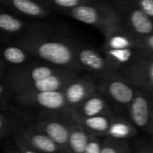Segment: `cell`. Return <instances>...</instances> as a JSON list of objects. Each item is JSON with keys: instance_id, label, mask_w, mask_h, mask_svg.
<instances>
[{"instance_id": "ac0fdd59", "label": "cell", "mask_w": 153, "mask_h": 153, "mask_svg": "<svg viewBox=\"0 0 153 153\" xmlns=\"http://www.w3.org/2000/svg\"><path fill=\"white\" fill-rule=\"evenodd\" d=\"M31 57L33 56L25 49L16 43L0 47V60L7 67L8 65L12 68L25 65Z\"/></svg>"}, {"instance_id": "d4e9b609", "label": "cell", "mask_w": 153, "mask_h": 153, "mask_svg": "<svg viewBox=\"0 0 153 153\" xmlns=\"http://www.w3.org/2000/svg\"><path fill=\"white\" fill-rule=\"evenodd\" d=\"M131 4L153 20V0H133Z\"/></svg>"}, {"instance_id": "3957f363", "label": "cell", "mask_w": 153, "mask_h": 153, "mask_svg": "<svg viewBox=\"0 0 153 153\" xmlns=\"http://www.w3.org/2000/svg\"><path fill=\"white\" fill-rule=\"evenodd\" d=\"M63 13L76 21L95 26L101 32L114 24L122 22L117 11L107 4H85L63 11Z\"/></svg>"}, {"instance_id": "d6986e66", "label": "cell", "mask_w": 153, "mask_h": 153, "mask_svg": "<svg viewBox=\"0 0 153 153\" xmlns=\"http://www.w3.org/2000/svg\"><path fill=\"white\" fill-rule=\"evenodd\" d=\"M69 136L67 153H84L86 146L92 134L88 133L79 124L69 122Z\"/></svg>"}, {"instance_id": "6da1fadb", "label": "cell", "mask_w": 153, "mask_h": 153, "mask_svg": "<svg viewBox=\"0 0 153 153\" xmlns=\"http://www.w3.org/2000/svg\"><path fill=\"white\" fill-rule=\"evenodd\" d=\"M15 43L48 64L79 72L81 70L76 56V42L54 25L32 23Z\"/></svg>"}, {"instance_id": "8992f818", "label": "cell", "mask_w": 153, "mask_h": 153, "mask_svg": "<svg viewBox=\"0 0 153 153\" xmlns=\"http://www.w3.org/2000/svg\"><path fill=\"white\" fill-rule=\"evenodd\" d=\"M15 99L23 105L35 106L43 111L64 115L67 122V111L62 90L51 92L24 93L14 96Z\"/></svg>"}, {"instance_id": "484cf974", "label": "cell", "mask_w": 153, "mask_h": 153, "mask_svg": "<svg viewBox=\"0 0 153 153\" xmlns=\"http://www.w3.org/2000/svg\"><path fill=\"white\" fill-rule=\"evenodd\" d=\"M10 96L11 93L5 82L0 81V111L1 112L7 110L9 104Z\"/></svg>"}, {"instance_id": "9c48e42d", "label": "cell", "mask_w": 153, "mask_h": 153, "mask_svg": "<svg viewBox=\"0 0 153 153\" xmlns=\"http://www.w3.org/2000/svg\"><path fill=\"white\" fill-rule=\"evenodd\" d=\"M123 26L134 36L153 34V20L134 5L131 4L117 10Z\"/></svg>"}, {"instance_id": "2e32d148", "label": "cell", "mask_w": 153, "mask_h": 153, "mask_svg": "<svg viewBox=\"0 0 153 153\" xmlns=\"http://www.w3.org/2000/svg\"><path fill=\"white\" fill-rule=\"evenodd\" d=\"M30 25L22 18L0 8V42L20 37Z\"/></svg>"}, {"instance_id": "e575fe53", "label": "cell", "mask_w": 153, "mask_h": 153, "mask_svg": "<svg viewBox=\"0 0 153 153\" xmlns=\"http://www.w3.org/2000/svg\"><path fill=\"white\" fill-rule=\"evenodd\" d=\"M151 120H152V123H153V108L151 109Z\"/></svg>"}, {"instance_id": "836d02e7", "label": "cell", "mask_w": 153, "mask_h": 153, "mask_svg": "<svg viewBox=\"0 0 153 153\" xmlns=\"http://www.w3.org/2000/svg\"><path fill=\"white\" fill-rule=\"evenodd\" d=\"M8 153H20V152H19V150H18V149H13V150L9 151Z\"/></svg>"}, {"instance_id": "83f0119b", "label": "cell", "mask_w": 153, "mask_h": 153, "mask_svg": "<svg viewBox=\"0 0 153 153\" xmlns=\"http://www.w3.org/2000/svg\"><path fill=\"white\" fill-rule=\"evenodd\" d=\"M10 131V123L6 116L0 111V140L6 137Z\"/></svg>"}, {"instance_id": "8fae6325", "label": "cell", "mask_w": 153, "mask_h": 153, "mask_svg": "<svg viewBox=\"0 0 153 153\" xmlns=\"http://www.w3.org/2000/svg\"><path fill=\"white\" fill-rule=\"evenodd\" d=\"M129 115L131 123L139 128L153 133V123L151 120V107L148 98L136 90L134 97L128 105Z\"/></svg>"}, {"instance_id": "f1b7e54d", "label": "cell", "mask_w": 153, "mask_h": 153, "mask_svg": "<svg viewBox=\"0 0 153 153\" xmlns=\"http://www.w3.org/2000/svg\"><path fill=\"white\" fill-rule=\"evenodd\" d=\"M16 144L20 153H39L33 149H32L31 147H29L24 140H22L20 138L16 136Z\"/></svg>"}, {"instance_id": "e0dca14e", "label": "cell", "mask_w": 153, "mask_h": 153, "mask_svg": "<svg viewBox=\"0 0 153 153\" xmlns=\"http://www.w3.org/2000/svg\"><path fill=\"white\" fill-rule=\"evenodd\" d=\"M113 113L105 114L93 117L87 118H75L69 122L76 123L82 126L88 133L97 137L105 136V133L109 128V125L114 118ZM68 122V123H69Z\"/></svg>"}, {"instance_id": "4316f807", "label": "cell", "mask_w": 153, "mask_h": 153, "mask_svg": "<svg viewBox=\"0 0 153 153\" xmlns=\"http://www.w3.org/2000/svg\"><path fill=\"white\" fill-rule=\"evenodd\" d=\"M101 149L102 142L100 141L99 138L95 135H91L86 146L84 153H101Z\"/></svg>"}, {"instance_id": "44dd1931", "label": "cell", "mask_w": 153, "mask_h": 153, "mask_svg": "<svg viewBox=\"0 0 153 153\" xmlns=\"http://www.w3.org/2000/svg\"><path fill=\"white\" fill-rule=\"evenodd\" d=\"M136 133L137 130L131 123L128 122L123 118L117 117L114 115L105 137L125 140L127 139L131 138Z\"/></svg>"}, {"instance_id": "1f68e13d", "label": "cell", "mask_w": 153, "mask_h": 153, "mask_svg": "<svg viewBox=\"0 0 153 153\" xmlns=\"http://www.w3.org/2000/svg\"><path fill=\"white\" fill-rule=\"evenodd\" d=\"M83 1L89 3V4H98V5H106L107 4L105 0H83ZM107 5H109V4H107Z\"/></svg>"}, {"instance_id": "ba28073f", "label": "cell", "mask_w": 153, "mask_h": 153, "mask_svg": "<svg viewBox=\"0 0 153 153\" xmlns=\"http://www.w3.org/2000/svg\"><path fill=\"white\" fill-rule=\"evenodd\" d=\"M76 56L80 69H85L91 75L98 78L115 73L103 53L97 50L76 43Z\"/></svg>"}, {"instance_id": "7402d4cb", "label": "cell", "mask_w": 153, "mask_h": 153, "mask_svg": "<svg viewBox=\"0 0 153 153\" xmlns=\"http://www.w3.org/2000/svg\"><path fill=\"white\" fill-rule=\"evenodd\" d=\"M130 149L126 140L105 137L102 143L101 153H129Z\"/></svg>"}, {"instance_id": "4fadbf2b", "label": "cell", "mask_w": 153, "mask_h": 153, "mask_svg": "<svg viewBox=\"0 0 153 153\" xmlns=\"http://www.w3.org/2000/svg\"><path fill=\"white\" fill-rule=\"evenodd\" d=\"M0 5L10 9L15 14L30 18L42 19L51 15V9L40 0H0Z\"/></svg>"}, {"instance_id": "d6a6232c", "label": "cell", "mask_w": 153, "mask_h": 153, "mask_svg": "<svg viewBox=\"0 0 153 153\" xmlns=\"http://www.w3.org/2000/svg\"><path fill=\"white\" fill-rule=\"evenodd\" d=\"M138 153H153V149H144V150H141Z\"/></svg>"}, {"instance_id": "7c38bea8", "label": "cell", "mask_w": 153, "mask_h": 153, "mask_svg": "<svg viewBox=\"0 0 153 153\" xmlns=\"http://www.w3.org/2000/svg\"><path fill=\"white\" fill-rule=\"evenodd\" d=\"M33 128L49 137L60 149L61 153H67L69 136V124L68 122L43 120L37 123Z\"/></svg>"}, {"instance_id": "cb8c5ba5", "label": "cell", "mask_w": 153, "mask_h": 153, "mask_svg": "<svg viewBox=\"0 0 153 153\" xmlns=\"http://www.w3.org/2000/svg\"><path fill=\"white\" fill-rule=\"evenodd\" d=\"M138 49L149 53L153 54V34L142 36V37H135Z\"/></svg>"}, {"instance_id": "9a60e30c", "label": "cell", "mask_w": 153, "mask_h": 153, "mask_svg": "<svg viewBox=\"0 0 153 153\" xmlns=\"http://www.w3.org/2000/svg\"><path fill=\"white\" fill-rule=\"evenodd\" d=\"M16 136L20 138L37 152L61 153L60 149L49 137L34 128L21 129Z\"/></svg>"}, {"instance_id": "52a82bcc", "label": "cell", "mask_w": 153, "mask_h": 153, "mask_svg": "<svg viewBox=\"0 0 153 153\" xmlns=\"http://www.w3.org/2000/svg\"><path fill=\"white\" fill-rule=\"evenodd\" d=\"M97 83L91 76L74 78L62 90L66 104L67 122H68L72 112L89 96L97 92Z\"/></svg>"}, {"instance_id": "7a4b0ae2", "label": "cell", "mask_w": 153, "mask_h": 153, "mask_svg": "<svg viewBox=\"0 0 153 153\" xmlns=\"http://www.w3.org/2000/svg\"><path fill=\"white\" fill-rule=\"evenodd\" d=\"M67 69L68 68L52 66L46 62L26 63L22 66L11 68L6 76L5 84L9 89L11 95H15L21 88L32 83L48 78L50 76L61 73Z\"/></svg>"}, {"instance_id": "4dcf8cb0", "label": "cell", "mask_w": 153, "mask_h": 153, "mask_svg": "<svg viewBox=\"0 0 153 153\" xmlns=\"http://www.w3.org/2000/svg\"><path fill=\"white\" fill-rule=\"evenodd\" d=\"M7 66L5 65L1 60H0V81L5 82L6 80V76L7 75Z\"/></svg>"}, {"instance_id": "ffe728a7", "label": "cell", "mask_w": 153, "mask_h": 153, "mask_svg": "<svg viewBox=\"0 0 153 153\" xmlns=\"http://www.w3.org/2000/svg\"><path fill=\"white\" fill-rule=\"evenodd\" d=\"M139 51L140 49L102 50L103 55L115 72L128 66L136 58Z\"/></svg>"}, {"instance_id": "30bf717a", "label": "cell", "mask_w": 153, "mask_h": 153, "mask_svg": "<svg viewBox=\"0 0 153 153\" xmlns=\"http://www.w3.org/2000/svg\"><path fill=\"white\" fill-rule=\"evenodd\" d=\"M102 33L105 36L102 50L138 49L136 38L123 26L122 22L106 27Z\"/></svg>"}, {"instance_id": "277c9868", "label": "cell", "mask_w": 153, "mask_h": 153, "mask_svg": "<svg viewBox=\"0 0 153 153\" xmlns=\"http://www.w3.org/2000/svg\"><path fill=\"white\" fill-rule=\"evenodd\" d=\"M121 70L130 85L153 92V54L140 50L136 58Z\"/></svg>"}, {"instance_id": "5b68a950", "label": "cell", "mask_w": 153, "mask_h": 153, "mask_svg": "<svg viewBox=\"0 0 153 153\" xmlns=\"http://www.w3.org/2000/svg\"><path fill=\"white\" fill-rule=\"evenodd\" d=\"M97 83V92L103 95L117 105L128 106L134 97L136 90L117 72L102 78Z\"/></svg>"}, {"instance_id": "5bb4252c", "label": "cell", "mask_w": 153, "mask_h": 153, "mask_svg": "<svg viewBox=\"0 0 153 153\" xmlns=\"http://www.w3.org/2000/svg\"><path fill=\"white\" fill-rule=\"evenodd\" d=\"M109 113H112V111L108 100L100 93L96 92L75 108L70 115L68 122L75 118L93 117Z\"/></svg>"}, {"instance_id": "603a6c76", "label": "cell", "mask_w": 153, "mask_h": 153, "mask_svg": "<svg viewBox=\"0 0 153 153\" xmlns=\"http://www.w3.org/2000/svg\"><path fill=\"white\" fill-rule=\"evenodd\" d=\"M40 1L49 8L51 7L59 12H63L85 4H89L83 0H40Z\"/></svg>"}, {"instance_id": "f546056e", "label": "cell", "mask_w": 153, "mask_h": 153, "mask_svg": "<svg viewBox=\"0 0 153 153\" xmlns=\"http://www.w3.org/2000/svg\"><path fill=\"white\" fill-rule=\"evenodd\" d=\"M105 1L112 6L116 11L123 7H125L132 3L133 0H105Z\"/></svg>"}]
</instances>
